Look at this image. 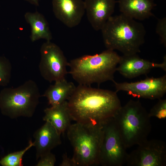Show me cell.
<instances>
[{"instance_id": "cell-1", "label": "cell", "mask_w": 166, "mask_h": 166, "mask_svg": "<svg viewBox=\"0 0 166 166\" xmlns=\"http://www.w3.org/2000/svg\"><path fill=\"white\" fill-rule=\"evenodd\" d=\"M67 101L72 120L87 124H102L121 106L116 91L81 85Z\"/></svg>"}, {"instance_id": "cell-2", "label": "cell", "mask_w": 166, "mask_h": 166, "mask_svg": "<svg viewBox=\"0 0 166 166\" xmlns=\"http://www.w3.org/2000/svg\"><path fill=\"white\" fill-rule=\"evenodd\" d=\"M101 30L107 49L118 50L124 55L140 53L144 42L143 25L122 13L109 17Z\"/></svg>"}, {"instance_id": "cell-3", "label": "cell", "mask_w": 166, "mask_h": 166, "mask_svg": "<svg viewBox=\"0 0 166 166\" xmlns=\"http://www.w3.org/2000/svg\"><path fill=\"white\" fill-rule=\"evenodd\" d=\"M120 58L115 51L109 49L99 54L85 55L68 62V73L78 85L90 86L108 81L113 82Z\"/></svg>"}, {"instance_id": "cell-4", "label": "cell", "mask_w": 166, "mask_h": 166, "mask_svg": "<svg viewBox=\"0 0 166 166\" xmlns=\"http://www.w3.org/2000/svg\"><path fill=\"white\" fill-rule=\"evenodd\" d=\"M126 148L147 140L151 130L150 117L139 100H130L113 117Z\"/></svg>"}, {"instance_id": "cell-5", "label": "cell", "mask_w": 166, "mask_h": 166, "mask_svg": "<svg viewBox=\"0 0 166 166\" xmlns=\"http://www.w3.org/2000/svg\"><path fill=\"white\" fill-rule=\"evenodd\" d=\"M67 136L73 148L72 159L76 166L99 165L103 137L102 124H71Z\"/></svg>"}, {"instance_id": "cell-6", "label": "cell", "mask_w": 166, "mask_h": 166, "mask_svg": "<svg viewBox=\"0 0 166 166\" xmlns=\"http://www.w3.org/2000/svg\"><path fill=\"white\" fill-rule=\"evenodd\" d=\"M41 96L37 84L31 79L17 87L5 88L0 91L1 113L11 119L31 117Z\"/></svg>"}, {"instance_id": "cell-7", "label": "cell", "mask_w": 166, "mask_h": 166, "mask_svg": "<svg viewBox=\"0 0 166 166\" xmlns=\"http://www.w3.org/2000/svg\"><path fill=\"white\" fill-rule=\"evenodd\" d=\"M103 137L99 156V165L122 166L128 156L113 117L102 124Z\"/></svg>"}, {"instance_id": "cell-8", "label": "cell", "mask_w": 166, "mask_h": 166, "mask_svg": "<svg viewBox=\"0 0 166 166\" xmlns=\"http://www.w3.org/2000/svg\"><path fill=\"white\" fill-rule=\"evenodd\" d=\"M40 52L39 69L42 77L49 82L65 78L69 62L61 48L51 41H46Z\"/></svg>"}, {"instance_id": "cell-9", "label": "cell", "mask_w": 166, "mask_h": 166, "mask_svg": "<svg viewBox=\"0 0 166 166\" xmlns=\"http://www.w3.org/2000/svg\"><path fill=\"white\" fill-rule=\"evenodd\" d=\"M128 154L126 163L129 166H165L166 144L157 139L146 140Z\"/></svg>"}, {"instance_id": "cell-10", "label": "cell", "mask_w": 166, "mask_h": 166, "mask_svg": "<svg viewBox=\"0 0 166 166\" xmlns=\"http://www.w3.org/2000/svg\"><path fill=\"white\" fill-rule=\"evenodd\" d=\"M117 93L126 92L138 98L154 100L160 99L166 93V75L159 77H147L144 80L132 82H113Z\"/></svg>"}, {"instance_id": "cell-11", "label": "cell", "mask_w": 166, "mask_h": 166, "mask_svg": "<svg viewBox=\"0 0 166 166\" xmlns=\"http://www.w3.org/2000/svg\"><path fill=\"white\" fill-rule=\"evenodd\" d=\"M154 68H160L166 72V55L162 63H157L141 58L137 54L123 55L121 56L116 71L124 77L132 79L147 74Z\"/></svg>"}, {"instance_id": "cell-12", "label": "cell", "mask_w": 166, "mask_h": 166, "mask_svg": "<svg viewBox=\"0 0 166 166\" xmlns=\"http://www.w3.org/2000/svg\"><path fill=\"white\" fill-rule=\"evenodd\" d=\"M52 4L55 16L69 28L78 25L85 12L82 0H52Z\"/></svg>"}, {"instance_id": "cell-13", "label": "cell", "mask_w": 166, "mask_h": 166, "mask_svg": "<svg viewBox=\"0 0 166 166\" xmlns=\"http://www.w3.org/2000/svg\"><path fill=\"white\" fill-rule=\"evenodd\" d=\"M88 19L96 30H101L114 12L115 0H85Z\"/></svg>"}, {"instance_id": "cell-14", "label": "cell", "mask_w": 166, "mask_h": 166, "mask_svg": "<svg viewBox=\"0 0 166 166\" xmlns=\"http://www.w3.org/2000/svg\"><path fill=\"white\" fill-rule=\"evenodd\" d=\"M61 135L49 122L45 123L34 134V146L36 150V158L39 159L42 155L51 152L61 143Z\"/></svg>"}, {"instance_id": "cell-15", "label": "cell", "mask_w": 166, "mask_h": 166, "mask_svg": "<svg viewBox=\"0 0 166 166\" xmlns=\"http://www.w3.org/2000/svg\"><path fill=\"white\" fill-rule=\"evenodd\" d=\"M43 120L50 123L60 134L67 131L73 120L68 106L67 101L44 110Z\"/></svg>"}, {"instance_id": "cell-16", "label": "cell", "mask_w": 166, "mask_h": 166, "mask_svg": "<svg viewBox=\"0 0 166 166\" xmlns=\"http://www.w3.org/2000/svg\"><path fill=\"white\" fill-rule=\"evenodd\" d=\"M120 12L134 19L144 20L153 16L154 0H118Z\"/></svg>"}, {"instance_id": "cell-17", "label": "cell", "mask_w": 166, "mask_h": 166, "mask_svg": "<svg viewBox=\"0 0 166 166\" xmlns=\"http://www.w3.org/2000/svg\"><path fill=\"white\" fill-rule=\"evenodd\" d=\"M76 87L72 82H68L65 78L55 81L46 89L42 96L47 98L51 106L56 105L67 101Z\"/></svg>"}, {"instance_id": "cell-18", "label": "cell", "mask_w": 166, "mask_h": 166, "mask_svg": "<svg viewBox=\"0 0 166 166\" xmlns=\"http://www.w3.org/2000/svg\"><path fill=\"white\" fill-rule=\"evenodd\" d=\"M24 17L31 27L30 38L32 42L41 39L51 41L52 38V34L48 23L42 14L37 11L27 12Z\"/></svg>"}, {"instance_id": "cell-19", "label": "cell", "mask_w": 166, "mask_h": 166, "mask_svg": "<svg viewBox=\"0 0 166 166\" xmlns=\"http://www.w3.org/2000/svg\"><path fill=\"white\" fill-rule=\"evenodd\" d=\"M34 143L31 140L28 145L21 150L10 153L0 160V164L2 166H22V160L25 153L33 146Z\"/></svg>"}, {"instance_id": "cell-20", "label": "cell", "mask_w": 166, "mask_h": 166, "mask_svg": "<svg viewBox=\"0 0 166 166\" xmlns=\"http://www.w3.org/2000/svg\"><path fill=\"white\" fill-rule=\"evenodd\" d=\"M12 66L9 60L0 56V86L5 87L9 83L11 78Z\"/></svg>"}, {"instance_id": "cell-21", "label": "cell", "mask_w": 166, "mask_h": 166, "mask_svg": "<svg viewBox=\"0 0 166 166\" xmlns=\"http://www.w3.org/2000/svg\"><path fill=\"white\" fill-rule=\"evenodd\" d=\"M148 114L151 118L156 117L159 119L166 118V99H159L158 102L151 109Z\"/></svg>"}, {"instance_id": "cell-22", "label": "cell", "mask_w": 166, "mask_h": 166, "mask_svg": "<svg viewBox=\"0 0 166 166\" xmlns=\"http://www.w3.org/2000/svg\"><path fill=\"white\" fill-rule=\"evenodd\" d=\"M156 32L160 38L161 43L166 46V18L164 17L158 19Z\"/></svg>"}, {"instance_id": "cell-23", "label": "cell", "mask_w": 166, "mask_h": 166, "mask_svg": "<svg viewBox=\"0 0 166 166\" xmlns=\"http://www.w3.org/2000/svg\"><path fill=\"white\" fill-rule=\"evenodd\" d=\"M39 158L36 166H54L56 160L55 155L51 152L42 155Z\"/></svg>"}, {"instance_id": "cell-24", "label": "cell", "mask_w": 166, "mask_h": 166, "mask_svg": "<svg viewBox=\"0 0 166 166\" xmlns=\"http://www.w3.org/2000/svg\"><path fill=\"white\" fill-rule=\"evenodd\" d=\"M59 166H76V165L72 158L68 157L66 153H65L62 155V160Z\"/></svg>"}, {"instance_id": "cell-25", "label": "cell", "mask_w": 166, "mask_h": 166, "mask_svg": "<svg viewBox=\"0 0 166 166\" xmlns=\"http://www.w3.org/2000/svg\"><path fill=\"white\" fill-rule=\"evenodd\" d=\"M30 3V4L34 5L36 6H38L39 5V0H25Z\"/></svg>"}]
</instances>
